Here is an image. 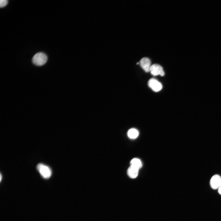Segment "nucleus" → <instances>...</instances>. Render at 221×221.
<instances>
[{"label": "nucleus", "mask_w": 221, "mask_h": 221, "mask_svg": "<svg viewBox=\"0 0 221 221\" xmlns=\"http://www.w3.org/2000/svg\"><path fill=\"white\" fill-rule=\"evenodd\" d=\"M37 169L42 176L45 179L49 178L52 175L51 169L49 167L44 164H38L37 165Z\"/></svg>", "instance_id": "f03ea898"}, {"label": "nucleus", "mask_w": 221, "mask_h": 221, "mask_svg": "<svg viewBox=\"0 0 221 221\" xmlns=\"http://www.w3.org/2000/svg\"><path fill=\"white\" fill-rule=\"evenodd\" d=\"M149 87L154 91L158 92L162 88V85L155 78H151L148 81Z\"/></svg>", "instance_id": "20e7f679"}, {"label": "nucleus", "mask_w": 221, "mask_h": 221, "mask_svg": "<svg viewBox=\"0 0 221 221\" xmlns=\"http://www.w3.org/2000/svg\"><path fill=\"white\" fill-rule=\"evenodd\" d=\"M218 189V192L221 195V185L219 188Z\"/></svg>", "instance_id": "9b49d317"}, {"label": "nucleus", "mask_w": 221, "mask_h": 221, "mask_svg": "<svg viewBox=\"0 0 221 221\" xmlns=\"http://www.w3.org/2000/svg\"><path fill=\"white\" fill-rule=\"evenodd\" d=\"M130 163L131 165L139 169H140L142 166V164L141 160L137 158L133 159L130 161Z\"/></svg>", "instance_id": "1a4fd4ad"}, {"label": "nucleus", "mask_w": 221, "mask_h": 221, "mask_svg": "<svg viewBox=\"0 0 221 221\" xmlns=\"http://www.w3.org/2000/svg\"><path fill=\"white\" fill-rule=\"evenodd\" d=\"M48 57L45 53L40 52L36 53L32 59L33 63L36 65L41 66L46 63Z\"/></svg>", "instance_id": "f257e3e1"}, {"label": "nucleus", "mask_w": 221, "mask_h": 221, "mask_svg": "<svg viewBox=\"0 0 221 221\" xmlns=\"http://www.w3.org/2000/svg\"><path fill=\"white\" fill-rule=\"evenodd\" d=\"M140 65L142 68L146 72H149L151 65L150 60L147 57H144L140 61Z\"/></svg>", "instance_id": "423d86ee"}, {"label": "nucleus", "mask_w": 221, "mask_h": 221, "mask_svg": "<svg viewBox=\"0 0 221 221\" xmlns=\"http://www.w3.org/2000/svg\"><path fill=\"white\" fill-rule=\"evenodd\" d=\"M8 1L7 0H1L0 1V7L2 8L5 7L7 4Z\"/></svg>", "instance_id": "9d476101"}, {"label": "nucleus", "mask_w": 221, "mask_h": 221, "mask_svg": "<svg viewBox=\"0 0 221 221\" xmlns=\"http://www.w3.org/2000/svg\"><path fill=\"white\" fill-rule=\"evenodd\" d=\"M149 72L151 74L154 76L160 75L161 76H163L165 75V72L162 67L157 64H154L151 65Z\"/></svg>", "instance_id": "7ed1b4c3"}, {"label": "nucleus", "mask_w": 221, "mask_h": 221, "mask_svg": "<svg viewBox=\"0 0 221 221\" xmlns=\"http://www.w3.org/2000/svg\"><path fill=\"white\" fill-rule=\"evenodd\" d=\"M210 184L213 189L218 188L221 185V177L218 175L213 176L210 180Z\"/></svg>", "instance_id": "39448f33"}, {"label": "nucleus", "mask_w": 221, "mask_h": 221, "mask_svg": "<svg viewBox=\"0 0 221 221\" xmlns=\"http://www.w3.org/2000/svg\"><path fill=\"white\" fill-rule=\"evenodd\" d=\"M139 169L138 168L131 165L127 169V174L130 178H135L138 175Z\"/></svg>", "instance_id": "0eeeda50"}, {"label": "nucleus", "mask_w": 221, "mask_h": 221, "mask_svg": "<svg viewBox=\"0 0 221 221\" xmlns=\"http://www.w3.org/2000/svg\"><path fill=\"white\" fill-rule=\"evenodd\" d=\"M138 134L139 132L138 130L134 128L130 129L127 132L128 136L131 139H135L137 138Z\"/></svg>", "instance_id": "6e6552de"}, {"label": "nucleus", "mask_w": 221, "mask_h": 221, "mask_svg": "<svg viewBox=\"0 0 221 221\" xmlns=\"http://www.w3.org/2000/svg\"><path fill=\"white\" fill-rule=\"evenodd\" d=\"M2 176L1 174H0V181H1V180H2Z\"/></svg>", "instance_id": "f8f14e48"}]
</instances>
